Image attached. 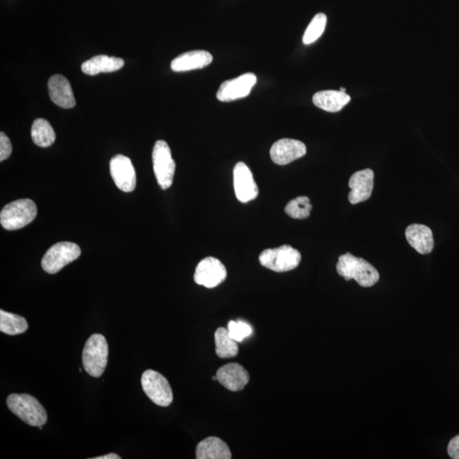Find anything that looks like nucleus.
<instances>
[{
	"instance_id": "1",
	"label": "nucleus",
	"mask_w": 459,
	"mask_h": 459,
	"mask_svg": "<svg viewBox=\"0 0 459 459\" xmlns=\"http://www.w3.org/2000/svg\"><path fill=\"white\" fill-rule=\"evenodd\" d=\"M337 272L347 281L356 280L360 286L369 287L375 285L379 279V274L369 262L347 253L339 256L337 264Z\"/></svg>"
},
{
	"instance_id": "2",
	"label": "nucleus",
	"mask_w": 459,
	"mask_h": 459,
	"mask_svg": "<svg viewBox=\"0 0 459 459\" xmlns=\"http://www.w3.org/2000/svg\"><path fill=\"white\" fill-rule=\"evenodd\" d=\"M6 402L11 412L28 425L34 427L46 425V410L36 398L28 394H11Z\"/></svg>"
},
{
	"instance_id": "3",
	"label": "nucleus",
	"mask_w": 459,
	"mask_h": 459,
	"mask_svg": "<svg viewBox=\"0 0 459 459\" xmlns=\"http://www.w3.org/2000/svg\"><path fill=\"white\" fill-rule=\"evenodd\" d=\"M108 358V344L102 334L91 335L83 351V365L92 377L98 378L106 369Z\"/></svg>"
},
{
	"instance_id": "4",
	"label": "nucleus",
	"mask_w": 459,
	"mask_h": 459,
	"mask_svg": "<svg viewBox=\"0 0 459 459\" xmlns=\"http://www.w3.org/2000/svg\"><path fill=\"white\" fill-rule=\"evenodd\" d=\"M37 216L36 204L25 199L14 201L6 205L0 213V223L4 229L15 231L23 228Z\"/></svg>"
},
{
	"instance_id": "5",
	"label": "nucleus",
	"mask_w": 459,
	"mask_h": 459,
	"mask_svg": "<svg viewBox=\"0 0 459 459\" xmlns=\"http://www.w3.org/2000/svg\"><path fill=\"white\" fill-rule=\"evenodd\" d=\"M260 263L264 268L275 273H286L298 268L301 255L299 250L290 246L265 249L259 257Z\"/></svg>"
},
{
	"instance_id": "6",
	"label": "nucleus",
	"mask_w": 459,
	"mask_h": 459,
	"mask_svg": "<svg viewBox=\"0 0 459 459\" xmlns=\"http://www.w3.org/2000/svg\"><path fill=\"white\" fill-rule=\"evenodd\" d=\"M152 163L159 186L164 190L169 189L173 184L176 162L173 159L172 150L167 142L157 141L155 143L152 151Z\"/></svg>"
},
{
	"instance_id": "7",
	"label": "nucleus",
	"mask_w": 459,
	"mask_h": 459,
	"mask_svg": "<svg viewBox=\"0 0 459 459\" xmlns=\"http://www.w3.org/2000/svg\"><path fill=\"white\" fill-rule=\"evenodd\" d=\"M80 255V248L76 243H58L53 245L43 257L42 268L47 273L56 274L65 265L77 260Z\"/></svg>"
},
{
	"instance_id": "8",
	"label": "nucleus",
	"mask_w": 459,
	"mask_h": 459,
	"mask_svg": "<svg viewBox=\"0 0 459 459\" xmlns=\"http://www.w3.org/2000/svg\"><path fill=\"white\" fill-rule=\"evenodd\" d=\"M142 386L148 398L157 406L165 408L172 403V386L167 379L157 371L151 369L144 371Z\"/></svg>"
},
{
	"instance_id": "9",
	"label": "nucleus",
	"mask_w": 459,
	"mask_h": 459,
	"mask_svg": "<svg viewBox=\"0 0 459 459\" xmlns=\"http://www.w3.org/2000/svg\"><path fill=\"white\" fill-rule=\"evenodd\" d=\"M257 83L255 74L248 73L243 75L222 83L217 92V99L222 102L247 97Z\"/></svg>"
},
{
	"instance_id": "10",
	"label": "nucleus",
	"mask_w": 459,
	"mask_h": 459,
	"mask_svg": "<svg viewBox=\"0 0 459 459\" xmlns=\"http://www.w3.org/2000/svg\"><path fill=\"white\" fill-rule=\"evenodd\" d=\"M226 277L225 265L216 258L207 257L196 266L194 281L199 285L213 288L224 282Z\"/></svg>"
},
{
	"instance_id": "11",
	"label": "nucleus",
	"mask_w": 459,
	"mask_h": 459,
	"mask_svg": "<svg viewBox=\"0 0 459 459\" xmlns=\"http://www.w3.org/2000/svg\"><path fill=\"white\" fill-rule=\"evenodd\" d=\"M110 172L119 189L125 192H131L137 186V174L132 162L128 157L117 155L110 162Z\"/></svg>"
},
{
	"instance_id": "12",
	"label": "nucleus",
	"mask_w": 459,
	"mask_h": 459,
	"mask_svg": "<svg viewBox=\"0 0 459 459\" xmlns=\"http://www.w3.org/2000/svg\"><path fill=\"white\" fill-rule=\"evenodd\" d=\"M233 182L235 194L240 202H250L259 194V189L251 170L243 162H240L235 166Z\"/></svg>"
},
{
	"instance_id": "13",
	"label": "nucleus",
	"mask_w": 459,
	"mask_h": 459,
	"mask_svg": "<svg viewBox=\"0 0 459 459\" xmlns=\"http://www.w3.org/2000/svg\"><path fill=\"white\" fill-rule=\"evenodd\" d=\"M270 153L275 164L286 165L304 157L306 147L298 139H281L273 144Z\"/></svg>"
},
{
	"instance_id": "14",
	"label": "nucleus",
	"mask_w": 459,
	"mask_h": 459,
	"mask_svg": "<svg viewBox=\"0 0 459 459\" xmlns=\"http://www.w3.org/2000/svg\"><path fill=\"white\" fill-rule=\"evenodd\" d=\"M374 173L370 169L353 174L349 181V187L351 188L349 194V203L357 204L369 199L374 190Z\"/></svg>"
},
{
	"instance_id": "15",
	"label": "nucleus",
	"mask_w": 459,
	"mask_h": 459,
	"mask_svg": "<svg viewBox=\"0 0 459 459\" xmlns=\"http://www.w3.org/2000/svg\"><path fill=\"white\" fill-rule=\"evenodd\" d=\"M217 381L231 391L243 390L249 382V374L238 364L222 366L216 373Z\"/></svg>"
},
{
	"instance_id": "16",
	"label": "nucleus",
	"mask_w": 459,
	"mask_h": 459,
	"mask_svg": "<svg viewBox=\"0 0 459 459\" xmlns=\"http://www.w3.org/2000/svg\"><path fill=\"white\" fill-rule=\"evenodd\" d=\"M50 97L56 105L65 109L75 107L76 100L69 81L63 75H54L48 83Z\"/></svg>"
},
{
	"instance_id": "17",
	"label": "nucleus",
	"mask_w": 459,
	"mask_h": 459,
	"mask_svg": "<svg viewBox=\"0 0 459 459\" xmlns=\"http://www.w3.org/2000/svg\"><path fill=\"white\" fill-rule=\"evenodd\" d=\"M212 61L213 56L209 52L192 51L174 58L172 63V69L176 73L191 71L207 67Z\"/></svg>"
},
{
	"instance_id": "18",
	"label": "nucleus",
	"mask_w": 459,
	"mask_h": 459,
	"mask_svg": "<svg viewBox=\"0 0 459 459\" xmlns=\"http://www.w3.org/2000/svg\"><path fill=\"white\" fill-rule=\"evenodd\" d=\"M406 238L411 246L421 255H428L434 248L432 231L425 225H410L406 230Z\"/></svg>"
},
{
	"instance_id": "19",
	"label": "nucleus",
	"mask_w": 459,
	"mask_h": 459,
	"mask_svg": "<svg viewBox=\"0 0 459 459\" xmlns=\"http://www.w3.org/2000/svg\"><path fill=\"white\" fill-rule=\"evenodd\" d=\"M196 458L198 459H231V453L224 440L216 436H211L201 441L196 445Z\"/></svg>"
},
{
	"instance_id": "20",
	"label": "nucleus",
	"mask_w": 459,
	"mask_h": 459,
	"mask_svg": "<svg viewBox=\"0 0 459 459\" xmlns=\"http://www.w3.org/2000/svg\"><path fill=\"white\" fill-rule=\"evenodd\" d=\"M351 100V96L342 91L322 90L313 96L315 106L329 112L341 110Z\"/></svg>"
},
{
	"instance_id": "21",
	"label": "nucleus",
	"mask_w": 459,
	"mask_h": 459,
	"mask_svg": "<svg viewBox=\"0 0 459 459\" xmlns=\"http://www.w3.org/2000/svg\"><path fill=\"white\" fill-rule=\"evenodd\" d=\"M125 60L105 55L94 56L81 65L82 72L87 75H97L100 73H112L124 67Z\"/></svg>"
},
{
	"instance_id": "22",
	"label": "nucleus",
	"mask_w": 459,
	"mask_h": 459,
	"mask_svg": "<svg viewBox=\"0 0 459 459\" xmlns=\"http://www.w3.org/2000/svg\"><path fill=\"white\" fill-rule=\"evenodd\" d=\"M214 342H216V354L218 357L226 359L238 356V344L229 334L228 329L225 327H218L214 333Z\"/></svg>"
},
{
	"instance_id": "23",
	"label": "nucleus",
	"mask_w": 459,
	"mask_h": 459,
	"mask_svg": "<svg viewBox=\"0 0 459 459\" xmlns=\"http://www.w3.org/2000/svg\"><path fill=\"white\" fill-rule=\"evenodd\" d=\"M33 141L38 147H51L56 141V133L50 122L38 119L33 122L31 131Z\"/></svg>"
},
{
	"instance_id": "24",
	"label": "nucleus",
	"mask_w": 459,
	"mask_h": 459,
	"mask_svg": "<svg viewBox=\"0 0 459 459\" xmlns=\"http://www.w3.org/2000/svg\"><path fill=\"white\" fill-rule=\"evenodd\" d=\"M28 329V322L19 315L0 310V331L8 335L25 333Z\"/></svg>"
},
{
	"instance_id": "25",
	"label": "nucleus",
	"mask_w": 459,
	"mask_h": 459,
	"mask_svg": "<svg viewBox=\"0 0 459 459\" xmlns=\"http://www.w3.org/2000/svg\"><path fill=\"white\" fill-rule=\"evenodd\" d=\"M312 209V205L310 204V199L302 196L290 201L285 207V212L292 218L304 220L310 216Z\"/></svg>"
},
{
	"instance_id": "26",
	"label": "nucleus",
	"mask_w": 459,
	"mask_h": 459,
	"mask_svg": "<svg viewBox=\"0 0 459 459\" xmlns=\"http://www.w3.org/2000/svg\"><path fill=\"white\" fill-rule=\"evenodd\" d=\"M327 25V16L323 13H319V14L314 16V19L308 26V28H306L304 36H303V43L305 45H310L316 42L319 38H320L325 30Z\"/></svg>"
},
{
	"instance_id": "27",
	"label": "nucleus",
	"mask_w": 459,
	"mask_h": 459,
	"mask_svg": "<svg viewBox=\"0 0 459 459\" xmlns=\"http://www.w3.org/2000/svg\"><path fill=\"white\" fill-rule=\"evenodd\" d=\"M227 329H228L231 338L237 341V342H242L245 338L252 334L251 327L248 323L241 321L230 322Z\"/></svg>"
},
{
	"instance_id": "28",
	"label": "nucleus",
	"mask_w": 459,
	"mask_h": 459,
	"mask_svg": "<svg viewBox=\"0 0 459 459\" xmlns=\"http://www.w3.org/2000/svg\"><path fill=\"white\" fill-rule=\"evenodd\" d=\"M12 146L10 139L4 132L0 134V161L6 160L11 156Z\"/></svg>"
},
{
	"instance_id": "29",
	"label": "nucleus",
	"mask_w": 459,
	"mask_h": 459,
	"mask_svg": "<svg viewBox=\"0 0 459 459\" xmlns=\"http://www.w3.org/2000/svg\"><path fill=\"white\" fill-rule=\"evenodd\" d=\"M448 453L449 456L453 459H459V435L453 437L450 440L448 447Z\"/></svg>"
},
{
	"instance_id": "30",
	"label": "nucleus",
	"mask_w": 459,
	"mask_h": 459,
	"mask_svg": "<svg viewBox=\"0 0 459 459\" xmlns=\"http://www.w3.org/2000/svg\"><path fill=\"white\" fill-rule=\"evenodd\" d=\"M93 459H121V457L115 453H109L107 455L93 458Z\"/></svg>"
},
{
	"instance_id": "31",
	"label": "nucleus",
	"mask_w": 459,
	"mask_h": 459,
	"mask_svg": "<svg viewBox=\"0 0 459 459\" xmlns=\"http://www.w3.org/2000/svg\"><path fill=\"white\" fill-rule=\"evenodd\" d=\"M212 379H213V380H214V381H216V380H217L216 375V376H213Z\"/></svg>"
},
{
	"instance_id": "32",
	"label": "nucleus",
	"mask_w": 459,
	"mask_h": 459,
	"mask_svg": "<svg viewBox=\"0 0 459 459\" xmlns=\"http://www.w3.org/2000/svg\"><path fill=\"white\" fill-rule=\"evenodd\" d=\"M340 90V91H342V92H345V91H347V90H345L344 88H340V90Z\"/></svg>"
}]
</instances>
